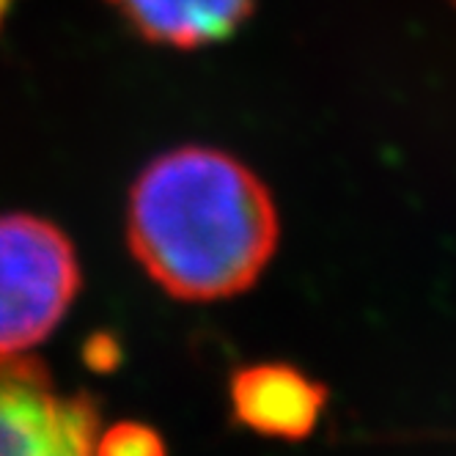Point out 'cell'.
Instances as JSON below:
<instances>
[{
    "label": "cell",
    "instance_id": "5b68a950",
    "mask_svg": "<svg viewBox=\"0 0 456 456\" xmlns=\"http://www.w3.org/2000/svg\"><path fill=\"white\" fill-rule=\"evenodd\" d=\"M135 34L159 47L201 50L232 39L256 0H108Z\"/></svg>",
    "mask_w": 456,
    "mask_h": 456
},
{
    "label": "cell",
    "instance_id": "9c48e42d",
    "mask_svg": "<svg viewBox=\"0 0 456 456\" xmlns=\"http://www.w3.org/2000/svg\"><path fill=\"white\" fill-rule=\"evenodd\" d=\"M448 4H451V6H453V9H456V0H448Z\"/></svg>",
    "mask_w": 456,
    "mask_h": 456
},
{
    "label": "cell",
    "instance_id": "3957f363",
    "mask_svg": "<svg viewBox=\"0 0 456 456\" xmlns=\"http://www.w3.org/2000/svg\"><path fill=\"white\" fill-rule=\"evenodd\" d=\"M100 404L63 394L34 354H0V456H94Z\"/></svg>",
    "mask_w": 456,
    "mask_h": 456
},
{
    "label": "cell",
    "instance_id": "277c9868",
    "mask_svg": "<svg viewBox=\"0 0 456 456\" xmlns=\"http://www.w3.org/2000/svg\"><path fill=\"white\" fill-rule=\"evenodd\" d=\"M234 420L275 440H305L328 404V387L289 363H253L228 385Z\"/></svg>",
    "mask_w": 456,
    "mask_h": 456
},
{
    "label": "cell",
    "instance_id": "8992f818",
    "mask_svg": "<svg viewBox=\"0 0 456 456\" xmlns=\"http://www.w3.org/2000/svg\"><path fill=\"white\" fill-rule=\"evenodd\" d=\"M94 456H168V448L157 429L138 420H121L96 435Z\"/></svg>",
    "mask_w": 456,
    "mask_h": 456
},
{
    "label": "cell",
    "instance_id": "ba28073f",
    "mask_svg": "<svg viewBox=\"0 0 456 456\" xmlns=\"http://www.w3.org/2000/svg\"><path fill=\"white\" fill-rule=\"evenodd\" d=\"M12 6H14V0H0V25H4V20L9 17Z\"/></svg>",
    "mask_w": 456,
    "mask_h": 456
},
{
    "label": "cell",
    "instance_id": "7a4b0ae2",
    "mask_svg": "<svg viewBox=\"0 0 456 456\" xmlns=\"http://www.w3.org/2000/svg\"><path fill=\"white\" fill-rule=\"evenodd\" d=\"M83 275L72 240L37 215H0V354L42 344L72 308Z\"/></svg>",
    "mask_w": 456,
    "mask_h": 456
},
{
    "label": "cell",
    "instance_id": "52a82bcc",
    "mask_svg": "<svg viewBox=\"0 0 456 456\" xmlns=\"http://www.w3.org/2000/svg\"><path fill=\"white\" fill-rule=\"evenodd\" d=\"M83 361L94 371H113L121 363V344L110 333H94L83 346Z\"/></svg>",
    "mask_w": 456,
    "mask_h": 456
},
{
    "label": "cell",
    "instance_id": "6da1fadb",
    "mask_svg": "<svg viewBox=\"0 0 456 456\" xmlns=\"http://www.w3.org/2000/svg\"><path fill=\"white\" fill-rule=\"evenodd\" d=\"M278 237L270 187L220 149H171L129 187V253L174 300L215 303L242 295L273 262Z\"/></svg>",
    "mask_w": 456,
    "mask_h": 456
}]
</instances>
